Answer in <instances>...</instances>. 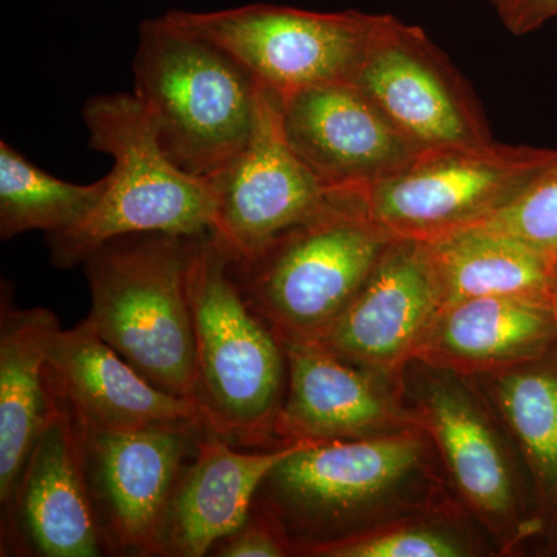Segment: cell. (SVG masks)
Wrapping results in <instances>:
<instances>
[{"label":"cell","instance_id":"obj_25","mask_svg":"<svg viewBox=\"0 0 557 557\" xmlns=\"http://www.w3.org/2000/svg\"><path fill=\"white\" fill-rule=\"evenodd\" d=\"M479 225L515 237L557 262V160Z\"/></svg>","mask_w":557,"mask_h":557},{"label":"cell","instance_id":"obj_4","mask_svg":"<svg viewBox=\"0 0 557 557\" xmlns=\"http://www.w3.org/2000/svg\"><path fill=\"white\" fill-rule=\"evenodd\" d=\"M134 76L161 148L194 177L218 175L251 137L258 83L225 51L166 17L139 27Z\"/></svg>","mask_w":557,"mask_h":557},{"label":"cell","instance_id":"obj_28","mask_svg":"<svg viewBox=\"0 0 557 557\" xmlns=\"http://www.w3.org/2000/svg\"><path fill=\"white\" fill-rule=\"evenodd\" d=\"M549 307H552L553 317H555L557 325V267L555 271V278H553L552 292H549Z\"/></svg>","mask_w":557,"mask_h":557},{"label":"cell","instance_id":"obj_17","mask_svg":"<svg viewBox=\"0 0 557 557\" xmlns=\"http://www.w3.org/2000/svg\"><path fill=\"white\" fill-rule=\"evenodd\" d=\"M300 443L244 453L215 432H205L172 493L160 556L201 557L239 530L270 472Z\"/></svg>","mask_w":557,"mask_h":557},{"label":"cell","instance_id":"obj_22","mask_svg":"<svg viewBox=\"0 0 557 557\" xmlns=\"http://www.w3.org/2000/svg\"><path fill=\"white\" fill-rule=\"evenodd\" d=\"M496 399L533 480L542 519L557 527V343L542 357L507 369Z\"/></svg>","mask_w":557,"mask_h":557},{"label":"cell","instance_id":"obj_13","mask_svg":"<svg viewBox=\"0 0 557 557\" xmlns=\"http://www.w3.org/2000/svg\"><path fill=\"white\" fill-rule=\"evenodd\" d=\"M442 307L426 242L394 237L318 343L361 368L394 372L418 357Z\"/></svg>","mask_w":557,"mask_h":557},{"label":"cell","instance_id":"obj_29","mask_svg":"<svg viewBox=\"0 0 557 557\" xmlns=\"http://www.w3.org/2000/svg\"><path fill=\"white\" fill-rule=\"evenodd\" d=\"M487 2L493 3V5L498 10L502 5H504L505 0H487Z\"/></svg>","mask_w":557,"mask_h":557},{"label":"cell","instance_id":"obj_27","mask_svg":"<svg viewBox=\"0 0 557 557\" xmlns=\"http://www.w3.org/2000/svg\"><path fill=\"white\" fill-rule=\"evenodd\" d=\"M497 11L509 32L527 35L556 20L557 0H505Z\"/></svg>","mask_w":557,"mask_h":557},{"label":"cell","instance_id":"obj_26","mask_svg":"<svg viewBox=\"0 0 557 557\" xmlns=\"http://www.w3.org/2000/svg\"><path fill=\"white\" fill-rule=\"evenodd\" d=\"M219 544L215 556L222 557H284L296 549L282 523L256 504L244 525Z\"/></svg>","mask_w":557,"mask_h":557},{"label":"cell","instance_id":"obj_21","mask_svg":"<svg viewBox=\"0 0 557 557\" xmlns=\"http://www.w3.org/2000/svg\"><path fill=\"white\" fill-rule=\"evenodd\" d=\"M426 244L443 307L487 296L549 304L557 262L515 237L475 225Z\"/></svg>","mask_w":557,"mask_h":557},{"label":"cell","instance_id":"obj_10","mask_svg":"<svg viewBox=\"0 0 557 557\" xmlns=\"http://www.w3.org/2000/svg\"><path fill=\"white\" fill-rule=\"evenodd\" d=\"M420 148L494 141L467 81L426 33L380 14L354 83Z\"/></svg>","mask_w":557,"mask_h":557},{"label":"cell","instance_id":"obj_6","mask_svg":"<svg viewBox=\"0 0 557 557\" xmlns=\"http://www.w3.org/2000/svg\"><path fill=\"white\" fill-rule=\"evenodd\" d=\"M556 160L534 146H437L348 199L395 239L434 242L491 218Z\"/></svg>","mask_w":557,"mask_h":557},{"label":"cell","instance_id":"obj_3","mask_svg":"<svg viewBox=\"0 0 557 557\" xmlns=\"http://www.w3.org/2000/svg\"><path fill=\"white\" fill-rule=\"evenodd\" d=\"M196 338V394L209 431L259 448L274 435L287 391V355L249 306L233 258L214 234L197 237L190 265Z\"/></svg>","mask_w":557,"mask_h":557},{"label":"cell","instance_id":"obj_7","mask_svg":"<svg viewBox=\"0 0 557 557\" xmlns=\"http://www.w3.org/2000/svg\"><path fill=\"white\" fill-rule=\"evenodd\" d=\"M426 443L409 429L355 440L302 442L263 485L256 505L292 533L306 534L296 547L332 542L354 533L355 523L397 496L423 471Z\"/></svg>","mask_w":557,"mask_h":557},{"label":"cell","instance_id":"obj_8","mask_svg":"<svg viewBox=\"0 0 557 557\" xmlns=\"http://www.w3.org/2000/svg\"><path fill=\"white\" fill-rule=\"evenodd\" d=\"M379 16L270 3L164 14L175 27L225 51L258 86L282 101L318 84L354 83Z\"/></svg>","mask_w":557,"mask_h":557},{"label":"cell","instance_id":"obj_11","mask_svg":"<svg viewBox=\"0 0 557 557\" xmlns=\"http://www.w3.org/2000/svg\"><path fill=\"white\" fill-rule=\"evenodd\" d=\"M207 431H86L87 471L104 547L160 556L172 493Z\"/></svg>","mask_w":557,"mask_h":557},{"label":"cell","instance_id":"obj_5","mask_svg":"<svg viewBox=\"0 0 557 557\" xmlns=\"http://www.w3.org/2000/svg\"><path fill=\"white\" fill-rule=\"evenodd\" d=\"M394 237L341 196L234 262L242 292L281 343L318 341L346 310Z\"/></svg>","mask_w":557,"mask_h":557},{"label":"cell","instance_id":"obj_24","mask_svg":"<svg viewBox=\"0 0 557 557\" xmlns=\"http://www.w3.org/2000/svg\"><path fill=\"white\" fill-rule=\"evenodd\" d=\"M298 552L322 557H460L468 555L463 542L450 531L405 523L399 527L361 530L322 544L307 545Z\"/></svg>","mask_w":557,"mask_h":557},{"label":"cell","instance_id":"obj_18","mask_svg":"<svg viewBox=\"0 0 557 557\" xmlns=\"http://www.w3.org/2000/svg\"><path fill=\"white\" fill-rule=\"evenodd\" d=\"M428 431L457 490L480 518L516 536L542 522L525 518L509 458L474 397L454 379L432 380L423 394Z\"/></svg>","mask_w":557,"mask_h":557},{"label":"cell","instance_id":"obj_15","mask_svg":"<svg viewBox=\"0 0 557 557\" xmlns=\"http://www.w3.org/2000/svg\"><path fill=\"white\" fill-rule=\"evenodd\" d=\"M47 383L86 431L208 429L193 399L153 386L86 321L51 341Z\"/></svg>","mask_w":557,"mask_h":557},{"label":"cell","instance_id":"obj_23","mask_svg":"<svg viewBox=\"0 0 557 557\" xmlns=\"http://www.w3.org/2000/svg\"><path fill=\"white\" fill-rule=\"evenodd\" d=\"M106 183V177L91 185L64 182L39 170L9 143H0V239L73 228L97 207Z\"/></svg>","mask_w":557,"mask_h":557},{"label":"cell","instance_id":"obj_16","mask_svg":"<svg viewBox=\"0 0 557 557\" xmlns=\"http://www.w3.org/2000/svg\"><path fill=\"white\" fill-rule=\"evenodd\" d=\"M287 391L274 435L281 445L336 442L399 431L401 413L379 373L348 362L318 341L282 343ZM406 429V428H405Z\"/></svg>","mask_w":557,"mask_h":557},{"label":"cell","instance_id":"obj_14","mask_svg":"<svg viewBox=\"0 0 557 557\" xmlns=\"http://www.w3.org/2000/svg\"><path fill=\"white\" fill-rule=\"evenodd\" d=\"M282 120L299 159L341 196L394 174L423 150L351 83L296 91L282 101Z\"/></svg>","mask_w":557,"mask_h":557},{"label":"cell","instance_id":"obj_20","mask_svg":"<svg viewBox=\"0 0 557 557\" xmlns=\"http://www.w3.org/2000/svg\"><path fill=\"white\" fill-rule=\"evenodd\" d=\"M556 343L548 302L487 296L442 307L418 357L463 372L511 369L542 357Z\"/></svg>","mask_w":557,"mask_h":557},{"label":"cell","instance_id":"obj_2","mask_svg":"<svg viewBox=\"0 0 557 557\" xmlns=\"http://www.w3.org/2000/svg\"><path fill=\"white\" fill-rule=\"evenodd\" d=\"M83 119L91 148L112 157L113 168L90 214L73 228L47 236L54 267L73 269L106 242L132 234L212 233L211 180L194 177L168 157L135 95L91 98L84 104Z\"/></svg>","mask_w":557,"mask_h":557},{"label":"cell","instance_id":"obj_1","mask_svg":"<svg viewBox=\"0 0 557 557\" xmlns=\"http://www.w3.org/2000/svg\"><path fill=\"white\" fill-rule=\"evenodd\" d=\"M197 237H116L83 262L91 298L84 321L153 386L193 401L190 265Z\"/></svg>","mask_w":557,"mask_h":557},{"label":"cell","instance_id":"obj_12","mask_svg":"<svg viewBox=\"0 0 557 557\" xmlns=\"http://www.w3.org/2000/svg\"><path fill=\"white\" fill-rule=\"evenodd\" d=\"M53 398V395H51ZM86 429L53 398L13 504L2 516L7 552L44 557L100 556L104 541L91 498Z\"/></svg>","mask_w":557,"mask_h":557},{"label":"cell","instance_id":"obj_19","mask_svg":"<svg viewBox=\"0 0 557 557\" xmlns=\"http://www.w3.org/2000/svg\"><path fill=\"white\" fill-rule=\"evenodd\" d=\"M44 307L17 309L10 289L0 306V507L9 512L53 398L47 383L51 341L61 330Z\"/></svg>","mask_w":557,"mask_h":557},{"label":"cell","instance_id":"obj_9","mask_svg":"<svg viewBox=\"0 0 557 557\" xmlns=\"http://www.w3.org/2000/svg\"><path fill=\"white\" fill-rule=\"evenodd\" d=\"M209 180L215 194L212 234L234 262L251 258L341 197L289 146L281 97L260 86L251 137L228 166Z\"/></svg>","mask_w":557,"mask_h":557}]
</instances>
